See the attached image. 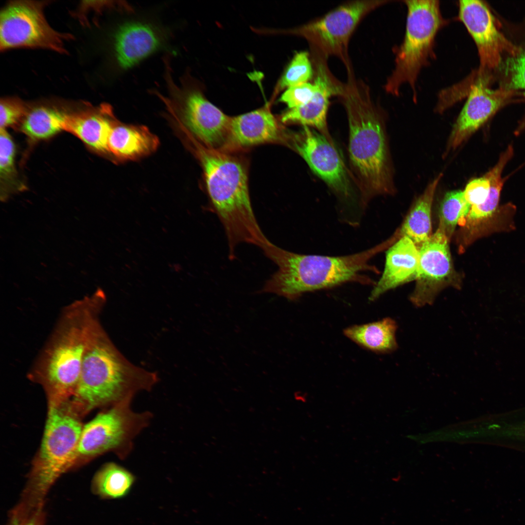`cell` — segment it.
<instances>
[{
	"label": "cell",
	"instance_id": "6da1fadb",
	"mask_svg": "<svg viewBox=\"0 0 525 525\" xmlns=\"http://www.w3.org/2000/svg\"><path fill=\"white\" fill-rule=\"evenodd\" d=\"M105 301V293L98 289L63 309L29 373L44 387L50 401L63 402L73 395L84 356L102 327L100 315Z\"/></svg>",
	"mask_w": 525,
	"mask_h": 525
},
{
	"label": "cell",
	"instance_id": "7a4b0ae2",
	"mask_svg": "<svg viewBox=\"0 0 525 525\" xmlns=\"http://www.w3.org/2000/svg\"><path fill=\"white\" fill-rule=\"evenodd\" d=\"M347 75L338 97L347 115L350 164L364 207L374 197L395 190L381 113L369 87L354 73Z\"/></svg>",
	"mask_w": 525,
	"mask_h": 525
},
{
	"label": "cell",
	"instance_id": "3957f363",
	"mask_svg": "<svg viewBox=\"0 0 525 525\" xmlns=\"http://www.w3.org/2000/svg\"><path fill=\"white\" fill-rule=\"evenodd\" d=\"M192 139L203 168L211 208L226 233L229 258H235V249L242 243L261 248L269 240L253 211L245 164L236 156Z\"/></svg>",
	"mask_w": 525,
	"mask_h": 525
},
{
	"label": "cell",
	"instance_id": "277c9868",
	"mask_svg": "<svg viewBox=\"0 0 525 525\" xmlns=\"http://www.w3.org/2000/svg\"><path fill=\"white\" fill-rule=\"evenodd\" d=\"M388 248L386 242L362 252L342 256L301 254L284 249L270 241L261 249L278 269L265 281L261 293H271L289 300L303 294L355 282L371 284L362 274L374 271L369 261Z\"/></svg>",
	"mask_w": 525,
	"mask_h": 525
},
{
	"label": "cell",
	"instance_id": "5b68a950",
	"mask_svg": "<svg viewBox=\"0 0 525 525\" xmlns=\"http://www.w3.org/2000/svg\"><path fill=\"white\" fill-rule=\"evenodd\" d=\"M158 380L155 372L129 361L102 327L84 356L73 400L86 411L111 407L131 402L137 393L151 390Z\"/></svg>",
	"mask_w": 525,
	"mask_h": 525
},
{
	"label": "cell",
	"instance_id": "8992f818",
	"mask_svg": "<svg viewBox=\"0 0 525 525\" xmlns=\"http://www.w3.org/2000/svg\"><path fill=\"white\" fill-rule=\"evenodd\" d=\"M407 14L403 40L396 51L395 67L384 86L388 93L397 96L401 86L408 84L416 96V84L421 69L435 55L438 32L447 23L436 0H407Z\"/></svg>",
	"mask_w": 525,
	"mask_h": 525
},
{
	"label": "cell",
	"instance_id": "52a82bcc",
	"mask_svg": "<svg viewBox=\"0 0 525 525\" xmlns=\"http://www.w3.org/2000/svg\"><path fill=\"white\" fill-rule=\"evenodd\" d=\"M167 96L156 92L172 113L177 116L193 139L209 148L227 146L231 117L211 103L201 86L188 74L175 82L169 62L165 60Z\"/></svg>",
	"mask_w": 525,
	"mask_h": 525
},
{
	"label": "cell",
	"instance_id": "ba28073f",
	"mask_svg": "<svg viewBox=\"0 0 525 525\" xmlns=\"http://www.w3.org/2000/svg\"><path fill=\"white\" fill-rule=\"evenodd\" d=\"M390 1H348L322 17L283 32L303 37L309 44L311 52L327 59L331 56L336 57L343 63L347 72L353 70L348 53L351 35L367 15Z\"/></svg>",
	"mask_w": 525,
	"mask_h": 525
},
{
	"label": "cell",
	"instance_id": "9c48e42d",
	"mask_svg": "<svg viewBox=\"0 0 525 525\" xmlns=\"http://www.w3.org/2000/svg\"><path fill=\"white\" fill-rule=\"evenodd\" d=\"M64 402H50L41 445L32 479L37 490H46L77 458L83 427Z\"/></svg>",
	"mask_w": 525,
	"mask_h": 525
},
{
	"label": "cell",
	"instance_id": "30bf717a",
	"mask_svg": "<svg viewBox=\"0 0 525 525\" xmlns=\"http://www.w3.org/2000/svg\"><path fill=\"white\" fill-rule=\"evenodd\" d=\"M131 402H123L98 414L82 428L77 458L114 452L120 458L131 451L133 440L150 423L149 412H136Z\"/></svg>",
	"mask_w": 525,
	"mask_h": 525
},
{
	"label": "cell",
	"instance_id": "8fae6325",
	"mask_svg": "<svg viewBox=\"0 0 525 525\" xmlns=\"http://www.w3.org/2000/svg\"><path fill=\"white\" fill-rule=\"evenodd\" d=\"M49 1L16 0L7 3L0 15V49L42 48L66 54V41L72 35L58 32L49 24L44 8Z\"/></svg>",
	"mask_w": 525,
	"mask_h": 525
},
{
	"label": "cell",
	"instance_id": "7c38bea8",
	"mask_svg": "<svg viewBox=\"0 0 525 525\" xmlns=\"http://www.w3.org/2000/svg\"><path fill=\"white\" fill-rule=\"evenodd\" d=\"M450 241L437 229L428 240L418 246V272L415 288L410 296L415 306L431 305L445 288L460 287L461 279L454 267Z\"/></svg>",
	"mask_w": 525,
	"mask_h": 525
},
{
	"label": "cell",
	"instance_id": "4fadbf2b",
	"mask_svg": "<svg viewBox=\"0 0 525 525\" xmlns=\"http://www.w3.org/2000/svg\"><path fill=\"white\" fill-rule=\"evenodd\" d=\"M458 18L463 23L476 46L479 58L477 72L489 74L497 70L504 54H515L519 47L515 45L499 30L495 18L483 1H458Z\"/></svg>",
	"mask_w": 525,
	"mask_h": 525
},
{
	"label": "cell",
	"instance_id": "5bb4252c",
	"mask_svg": "<svg viewBox=\"0 0 525 525\" xmlns=\"http://www.w3.org/2000/svg\"><path fill=\"white\" fill-rule=\"evenodd\" d=\"M289 144L336 194L345 200L351 198V176L334 144L317 130L303 126L290 136Z\"/></svg>",
	"mask_w": 525,
	"mask_h": 525
},
{
	"label": "cell",
	"instance_id": "9a60e30c",
	"mask_svg": "<svg viewBox=\"0 0 525 525\" xmlns=\"http://www.w3.org/2000/svg\"><path fill=\"white\" fill-rule=\"evenodd\" d=\"M476 78L451 133L445 154L455 150L506 105L516 93L499 87H489L490 75H479Z\"/></svg>",
	"mask_w": 525,
	"mask_h": 525
},
{
	"label": "cell",
	"instance_id": "2e32d148",
	"mask_svg": "<svg viewBox=\"0 0 525 525\" xmlns=\"http://www.w3.org/2000/svg\"><path fill=\"white\" fill-rule=\"evenodd\" d=\"M168 34L160 26L142 19L124 21L110 37V51L116 67L126 70L162 48Z\"/></svg>",
	"mask_w": 525,
	"mask_h": 525
},
{
	"label": "cell",
	"instance_id": "e0dca14e",
	"mask_svg": "<svg viewBox=\"0 0 525 525\" xmlns=\"http://www.w3.org/2000/svg\"><path fill=\"white\" fill-rule=\"evenodd\" d=\"M312 62L314 69L313 82L316 86V91L307 103L289 109L283 113L281 121L285 123H298L312 127L334 144L328 129L327 112L330 99L341 94L344 83L339 81L331 73L327 59L315 57L312 59Z\"/></svg>",
	"mask_w": 525,
	"mask_h": 525
},
{
	"label": "cell",
	"instance_id": "ac0fdd59",
	"mask_svg": "<svg viewBox=\"0 0 525 525\" xmlns=\"http://www.w3.org/2000/svg\"><path fill=\"white\" fill-rule=\"evenodd\" d=\"M289 139L266 106L231 117L227 146L241 148L283 141L288 144Z\"/></svg>",
	"mask_w": 525,
	"mask_h": 525
},
{
	"label": "cell",
	"instance_id": "d6986e66",
	"mask_svg": "<svg viewBox=\"0 0 525 525\" xmlns=\"http://www.w3.org/2000/svg\"><path fill=\"white\" fill-rule=\"evenodd\" d=\"M419 264L418 246L409 238L402 237L389 246L385 254L384 270L369 297L374 301L386 292L417 277Z\"/></svg>",
	"mask_w": 525,
	"mask_h": 525
},
{
	"label": "cell",
	"instance_id": "ffe728a7",
	"mask_svg": "<svg viewBox=\"0 0 525 525\" xmlns=\"http://www.w3.org/2000/svg\"><path fill=\"white\" fill-rule=\"evenodd\" d=\"M513 154V148L509 146L500 156L494 167L484 175L490 181V193L484 203L471 207L467 215L459 225L461 228L458 233L457 242L460 249H464L474 240L484 222L496 210L504 184L502 174Z\"/></svg>",
	"mask_w": 525,
	"mask_h": 525
},
{
	"label": "cell",
	"instance_id": "44dd1931",
	"mask_svg": "<svg viewBox=\"0 0 525 525\" xmlns=\"http://www.w3.org/2000/svg\"><path fill=\"white\" fill-rule=\"evenodd\" d=\"M117 122L111 107L104 104L93 109L68 114L64 130L94 150L107 153L109 136Z\"/></svg>",
	"mask_w": 525,
	"mask_h": 525
},
{
	"label": "cell",
	"instance_id": "7402d4cb",
	"mask_svg": "<svg viewBox=\"0 0 525 525\" xmlns=\"http://www.w3.org/2000/svg\"><path fill=\"white\" fill-rule=\"evenodd\" d=\"M159 144L158 138L147 127L117 122L109 136L108 149L118 159L133 160L151 154Z\"/></svg>",
	"mask_w": 525,
	"mask_h": 525
},
{
	"label": "cell",
	"instance_id": "603a6c76",
	"mask_svg": "<svg viewBox=\"0 0 525 525\" xmlns=\"http://www.w3.org/2000/svg\"><path fill=\"white\" fill-rule=\"evenodd\" d=\"M442 176L439 174L417 199L400 228L393 235L397 241L402 237L410 238L419 246L432 235L431 209L436 189Z\"/></svg>",
	"mask_w": 525,
	"mask_h": 525
},
{
	"label": "cell",
	"instance_id": "cb8c5ba5",
	"mask_svg": "<svg viewBox=\"0 0 525 525\" xmlns=\"http://www.w3.org/2000/svg\"><path fill=\"white\" fill-rule=\"evenodd\" d=\"M396 321L386 317L381 320L346 328L344 334L359 346L378 353H389L398 347Z\"/></svg>",
	"mask_w": 525,
	"mask_h": 525
},
{
	"label": "cell",
	"instance_id": "d4e9b609",
	"mask_svg": "<svg viewBox=\"0 0 525 525\" xmlns=\"http://www.w3.org/2000/svg\"><path fill=\"white\" fill-rule=\"evenodd\" d=\"M68 115L54 107L37 106L29 109L19 123L20 129L32 139H47L64 130Z\"/></svg>",
	"mask_w": 525,
	"mask_h": 525
},
{
	"label": "cell",
	"instance_id": "484cf974",
	"mask_svg": "<svg viewBox=\"0 0 525 525\" xmlns=\"http://www.w3.org/2000/svg\"><path fill=\"white\" fill-rule=\"evenodd\" d=\"M135 481L134 475L123 467L115 463L105 465L96 475L94 486L101 496L108 499H120L126 496Z\"/></svg>",
	"mask_w": 525,
	"mask_h": 525
},
{
	"label": "cell",
	"instance_id": "4316f807",
	"mask_svg": "<svg viewBox=\"0 0 525 525\" xmlns=\"http://www.w3.org/2000/svg\"><path fill=\"white\" fill-rule=\"evenodd\" d=\"M471 208L464 198L463 191L448 192L440 205L437 229L443 233L450 240L456 226L462 223Z\"/></svg>",
	"mask_w": 525,
	"mask_h": 525
},
{
	"label": "cell",
	"instance_id": "83f0119b",
	"mask_svg": "<svg viewBox=\"0 0 525 525\" xmlns=\"http://www.w3.org/2000/svg\"><path fill=\"white\" fill-rule=\"evenodd\" d=\"M314 76V69L308 52H297L285 69L277 85L276 91L309 82Z\"/></svg>",
	"mask_w": 525,
	"mask_h": 525
},
{
	"label": "cell",
	"instance_id": "f1b7e54d",
	"mask_svg": "<svg viewBox=\"0 0 525 525\" xmlns=\"http://www.w3.org/2000/svg\"><path fill=\"white\" fill-rule=\"evenodd\" d=\"M499 70H502L503 77L499 87L516 92L525 90V46L508 55Z\"/></svg>",
	"mask_w": 525,
	"mask_h": 525
},
{
	"label": "cell",
	"instance_id": "f546056e",
	"mask_svg": "<svg viewBox=\"0 0 525 525\" xmlns=\"http://www.w3.org/2000/svg\"><path fill=\"white\" fill-rule=\"evenodd\" d=\"M29 109L17 98L1 99L0 104V128L5 129L20 123Z\"/></svg>",
	"mask_w": 525,
	"mask_h": 525
},
{
	"label": "cell",
	"instance_id": "4dcf8cb0",
	"mask_svg": "<svg viewBox=\"0 0 525 525\" xmlns=\"http://www.w3.org/2000/svg\"><path fill=\"white\" fill-rule=\"evenodd\" d=\"M316 86L313 82H308L287 88L279 100L285 104L289 109L301 106L307 103L316 91Z\"/></svg>",
	"mask_w": 525,
	"mask_h": 525
},
{
	"label": "cell",
	"instance_id": "1f68e13d",
	"mask_svg": "<svg viewBox=\"0 0 525 525\" xmlns=\"http://www.w3.org/2000/svg\"><path fill=\"white\" fill-rule=\"evenodd\" d=\"M490 189V180L484 175L471 180L463 191L466 202L472 207L484 203Z\"/></svg>",
	"mask_w": 525,
	"mask_h": 525
},
{
	"label": "cell",
	"instance_id": "d6a6232c",
	"mask_svg": "<svg viewBox=\"0 0 525 525\" xmlns=\"http://www.w3.org/2000/svg\"><path fill=\"white\" fill-rule=\"evenodd\" d=\"M15 148L11 136L5 129H0V171L1 176L14 172Z\"/></svg>",
	"mask_w": 525,
	"mask_h": 525
},
{
	"label": "cell",
	"instance_id": "836d02e7",
	"mask_svg": "<svg viewBox=\"0 0 525 525\" xmlns=\"http://www.w3.org/2000/svg\"><path fill=\"white\" fill-rule=\"evenodd\" d=\"M295 398L297 401L302 403H305L308 401V397L307 395L305 394H302L299 393H298V394H297L296 393L295 395Z\"/></svg>",
	"mask_w": 525,
	"mask_h": 525
},
{
	"label": "cell",
	"instance_id": "e575fe53",
	"mask_svg": "<svg viewBox=\"0 0 525 525\" xmlns=\"http://www.w3.org/2000/svg\"><path fill=\"white\" fill-rule=\"evenodd\" d=\"M523 96H524V98L525 99V91L523 93ZM525 128V116L524 117V118L522 120V122H521L519 124V126H518V128L517 129V131H516L517 133H518L520 132H521Z\"/></svg>",
	"mask_w": 525,
	"mask_h": 525
},
{
	"label": "cell",
	"instance_id": "d590c367",
	"mask_svg": "<svg viewBox=\"0 0 525 525\" xmlns=\"http://www.w3.org/2000/svg\"><path fill=\"white\" fill-rule=\"evenodd\" d=\"M15 525H37V524L35 521L30 520L24 523H23L19 524H15Z\"/></svg>",
	"mask_w": 525,
	"mask_h": 525
},
{
	"label": "cell",
	"instance_id": "8d00e7d4",
	"mask_svg": "<svg viewBox=\"0 0 525 525\" xmlns=\"http://www.w3.org/2000/svg\"><path fill=\"white\" fill-rule=\"evenodd\" d=\"M521 432L522 436L525 437V423L521 425Z\"/></svg>",
	"mask_w": 525,
	"mask_h": 525
}]
</instances>
